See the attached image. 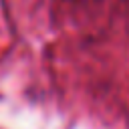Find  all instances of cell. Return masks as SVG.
<instances>
[]
</instances>
